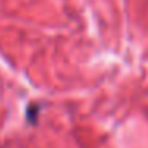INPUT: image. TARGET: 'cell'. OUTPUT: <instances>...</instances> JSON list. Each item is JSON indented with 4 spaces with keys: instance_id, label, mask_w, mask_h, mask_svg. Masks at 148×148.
Listing matches in <instances>:
<instances>
[{
    "instance_id": "obj_1",
    "label": "cell",
    "mask_w": 148,
    "mask_h": 148,
    "mask_svg": "<svg viewBox=\"0 0 148 148\" xmlns=\"http://www.w3.org/2000/svg\"><path fill=\"white\" fill-rule=\"evenodd\" d=\"M35 113H37V108H32V110H30V112H29V118L32 119V121H34V119H35Z\"/></svg>"
}]
</instances>
